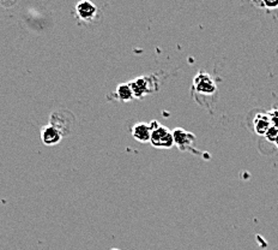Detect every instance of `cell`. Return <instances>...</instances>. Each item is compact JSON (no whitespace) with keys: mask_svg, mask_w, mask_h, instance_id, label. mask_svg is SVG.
Returning a JSON list of instances; mask_svg holds the SVG:
<instances>
[{"mask_svg":"<svg viewBox=\"0 0 278 250\" xmlns=\"http://www.w3.org/2000/svg\"><path fill=\"white\" fill-rule=\"evenodd\" d=\"M193 88L198 93L212 95L217 91V86L214 78L206 72H199L193 79Z\"/></svg>","mask_w":278,"mask_h":250,"instance_id":"obj_2","label":"cell"},{"mask_svg":"<svg viewBox=\"0 0 278 250\" xmlns=\"http://www.w3.org/2000/svg\"><path fill=\"white\" fill-rule=\"evenodd\" d=\"M97 6L91 1H88V0H84V1L78 2L76 5V16L79 21L85 22V23H90L95 19L97 15Z\"/></svg>","mask_w":278,"mask_h":250,"instance_id":"obj_3","label":"cell"},{"mask_svg":"<svg viewBox=\"0 0 278 250\" xmlns=\"http://www.w3.org/2000/svg\"><path fill=\"white\" fill-rule=\"evenodd\" d=\"M115 95H117V99L120 100L122 102L131 101L134 99L133 92H132L131 86L130 83H121L117 87V91H115Z\"/></svg>","mask_w":278,"mask_h":250,"instance_id":"obj_9","label":"cell"},{"mask_svg":"<svg viewBox=\"0 0 278 250\" xmlns=\"http://www.w3.org/2000/svg\"><path fill=\"white\" fill-rule=\"evenodd\" d=\"M64 135L52 124L44 125L41 129V141L46 146H56L61 141Z\"/></svg>","mask_w":278,"mask_h":250,"instance_id":"obj_6","label":"cell"},{"mask_svg":"<svg viewBox=\"0 0 278 250\" xmlns=\"http://www.w3.org/2000/svg\"><path fill=\"white\" fill-rule=\"evenodd\" d=\"M264 137L267 140V141L274 142V143H275V142H276V140L278 139V129H277V127H275V126H271Z\"/></svg>","mask_w":278,"mask_h":250,"instance_id":"obj_10","label":"cell"},{"mask_svg":"<svg viewBox=\"0 0 278 250\" xmlns=\"http://www.w3.org/2000/svg\"><path fill=\"white\" fill-rule=\"evenodd\" d=\"M151 140L150 143L155 147V148L160 149H169L172 148L174 144V139H173V131H170L167 126H163L156 121H152L151 123Z\"/></svg>","mask_w":278,"mask_h":250,"instance_id":"obj_1","label":"cell"},{"mask_svg":"<svg viewBox=\"0 0 278 250\" xmlns=\"http://www.w3.org/2000/svg\"><path fill=\"white\" fill-rule=\"evenodd\" d=\"M253 126H254L255 132L259 136H265L266 132L269 131L270 127L272 126L271 119L267 113H259L253 119Z\"/></svg>","mask_w":278,"mask_h":250,"instance_id":"obj_8","label":"cell"},{"mask_svg":"<svg viewBox=\"0 0 278 250\" xmlns=\"http://www.w3.org/2000/svg\"><path fill=\"white\" fill-rule=\"evenodd\" d=\"M267 114H269L270 119H271L272 126L277 127V129H278V109H271V111H270Z\"/></svg>","mask_w":278,"mask_h":250,"instance_id":"obj_11","label":"cell"},{"mask_svg":"<svg viewBox=\"0 0 278 250\" xmlns=\"http://www.w3.org/2000/svg\"><path fill=\"white\" fill-rule=\"evenodd\" d=\"M129 83L131 86L132 92H133L136 99H142L145 95L152 92L151 79L149 77H139V78L133 79V81L129 82Z\"/></svg>","mask_w":278,"mask_h":250,"instance_id":"obj_5","label":"cell"},{"mask_svg":"<svg viewBox=\"0 0 278 250\" xmlns=\"http://www.w3.org/2000/svg\"><path fill=\"white\" fill-rule=\"evenodd\" d=\"M275 144H276V147H277V149H278V139L276 140V142H275Z\"/></svg>","mask_w":278,"mask_h":250,"instance_id":"obj_13","label":"cell"},{"mask_svg":"<svg viewBox=\"0 0 278 250\" xmlns=\"http://www.w3.org/2000/svg\"><path fill=\"white\" fill-rule=\"evenodd\" d=\"M173 139H174V144L179 147L180 151H187V149H192L195 136L191 132L186 131V130L181 129V127H176L173 130Z\"/></svg>","mask_w":278,"mask_h":250,"instance_id":"obj_4","label":"cell"},{"mask_svg":"<svg viewBox=\"0 0 278 250\" xmlns=\"http://www.w3.org/2000/svg\"><path fill=\"white\" fill-rule=\"evenodd\" d=\"M258 5L263 7H267V9H276V7H278V1H267V0H265V1L259 2Z\"/></svg>","mask_w":278,"mask_h":250,"instance_id":"obj_12","label":"cell"},{"mask_svg":"<svg viewBox=\"0 0 278 250\" xmlns=\"http://www.w3.org/2000/svg\"><path fill=\"white\" fill-rule=\"evenodd\" d=\"M132 136L136 141L142 142V143H146L151 140L152 129L150 123H137L132 126Z\"/></svg>","mask_w":278,"mask_h":250,"instance_id":"obj_7","label":"cell"}]
</instances>
